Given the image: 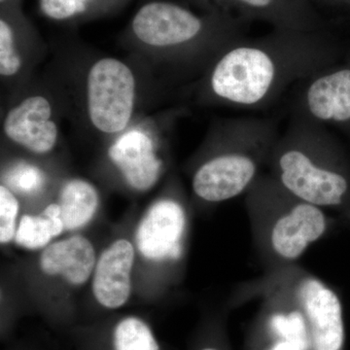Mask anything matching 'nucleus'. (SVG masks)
I'll return each instance as SVG.
<instances>
[{"mask_svg":"<svg viewBox=\"0 0 350 350\" xmlns=\"http://www.w3.org/2000/svg\"><path fill=\"white\" fill-rule=\"evenodd\" d=\"M333 52L317 34L278 32L255 41H237L211 64L204 96L238 109H264L295 84L328 68Z\"/></svg>","mask_w":350,"mask_h":350,"instance_id":"obj_1","label":"nucleus"},{"mask_svg":"<svg viewBox=\"0 0 350 350\" xmlns=\"http://www.w3.org/2000/svg\"><path fill=\"white\" fill-rule=\"evenodd\" d=\"M333 156L324 126L295 116L273 146L275 180L301 202L321 208L340 206L349 182Z\"/></svg>","mask_w":350,"mask_h":350,"instance_id":"obj_2","label":"nucleus"},{"mask_svg":"<svg viewBox=\"0 0 350 350\" xmlns=\"http://www.w3.org/2000/svg\"><path fill=\"white\" fill-rule=\"evenodd\" d=\"M214 133L217 151L196 170L192 185L200 199L218 202L254 185L260 163L275 146L278 131L273 120L238 117L220 124Z\"/></svg>","mask_w":350,"mask_h":350,"instance_id":"obj_3","label":"nucleus"},{"mask_svg":"<svg viewBox=\"0 0 350 350\" xmlns=\"http://www.w3.org/2000/svg\"><path fill=\"white\" fill-rule=\"evenodd\" d=\"M131 34L144 45L184 53L186 57L213 59L239 39L225 20L202 18L185 7L156 0L138 9Z\"/></svg>","mask_w":350,"mask_h":350,"instance_id":"obj_4","label":"nucleus"},{"mask_svg":"<svg viewBox=\"0 0 350 350\" xmlns=\"http://www.w3.org/2000/svg\"><path fill=\"white\" fill-rule=\"evenodd\" d=\"M135 78L120 59L103 57L87 76V110L92 125L101 133H118L130 123L135 105Z\"/></svg>","mask_w":350,"mask_h":350,"instance_id":"obj_5","label":"nucleus"},{"mask_svg":"<svg viewBox=\"0 0 350 350\" xmlns=\"http://www.w3.org/2000/svg\"><path fill=\"white\" fill-rule=\"evenodd\" d=\"M295 101V116L319 125L350 124V66L322 69L305 81Z\"/></svg>","mask_w":350,"mask_h":350,"instance_id":"obj_6","label":"nucleus"},{"mask_svg":"<svg viewBox=\"0 0 350 350\" xmlns=\"http://www.w3.org/2000/svg\"><path fill=\"white\" fill-rule=\"evenodd\" d=\"M297 298L308 323L310 350L344 349V313L335 291L310 278L299 285Z\"/></svg>","mask_w":350,"mask_h":350,"instance_id":"obj_7","label":"nucleus"},{"mask_svg":"<svg viewBox=\"0 0 350 350\" xmlns=\"http://www.w3.org/2000/svg\"><path fill=\"white\" fill-rule=\"evenodd\" d=\"M185 226V211L180 204L170 199L158 200L138 225V250L151 261L178 259Z\"/></svg>","mask_w":350,"mask_h":350,"instance_id":"obj_8","label":"nucleus"},{"mask_svg":"<svg viewBox=\"0 0 350 350\" xmlns=\"http://www.w3.org/2000/svg\"><path fill=\"white\" fill-rule=\"evenodd\" d=\"M52 116V105L45 96H29L7 113L4 133L9 139L27 150L48 153L59 137V129Z\"/></svg>","mask_w":350,"mask_h":350,"instance_id":"obj_9","label":"nucleus"},{"mask_svg":"<svg viewBox=\"0 0 350 350\" xmlns=\"http://www.w3.org/2000/svg\"><path fill=\"white\" fill-rule=\"evenodd\" d=\"M326 229L327 219L321 207L297 200L273 225L271 246L278 256L293 261L319 241Z\"/></svg>","mask_w":350,"mask_h":350,"instance_id":"obj_10","label":"nucleus"},{"mask_svg":"<svg viewBox=\"0 0 350 350\" xmlns=\"http://www.w3.org/2000/svg\"><path fill=\"white\" fill-rule=\"evenodd\" d=\"M135 250L130 241L119 239L103 251L94 271L93 290L101 306L118 308L131 294V271Z\"/></svg>","mask_w":350,"mask_h":350,"instance_id":"obj_11","label":"nucleus"},{"mask_svg":"<svg viewBox=\"0 0 350 350\" xmlns=\"http://www.w3.org/2000/svg\"><path fill=\"white\" fill-rule=\"evenodd\" d=\"M109 157L126 182L137 190H148L160 177L162 161L144 131L133 130L122 135L110 148Z\"/></svg>","mask_w":350,"mask_h":350,"instance_id":"obj_12","label":"nucleus"},{"mask_svg":"<svg viewBox=\"0 0 350 350\" xmlns=\"http://www.w3.org/2000/svg\"><path fill=\"white\" fill-rule=\"evenodd\" d=\"M96 262L92 243L84 237L75 236L57 241L43 251L40 267L48 275H62L73 285L89 280Z\"/></svg>","mask_w":350,"mask_h":350,"instance_id":"obj_13","label":"nucleus"},{"mask_svg":"<svg viewBox=\"0 0 350 350\" xmlns=\"http://www.w3.org/2000/svg\"><path fill=\"white\" fill-rule=\"evenodd\" d=\"M59 208L64 230H77L93 218L98 206V194L89 182L73 179L62 189Z\"/></svg>","mask_w":350,"mask_h":350,"instance_id":"obj_14","label":"nucleus"},{"mask_svg":"<svg viewBox=\"0 0 350 350\" xmlns=\"http://www.w3.org/2000/svg\"><path fill=\"white\" fill-rule=\"evenodd\" d=\"M64 230L59 204H50L38 216L24 215L16 232L18 245L27 250H39Z\"/></svg>","mask_w":350,"mask_h":350,"instance_id":"obj_15","label":"nucleus"},{"mask_svg":"<svg viewBox=\"0 0 350 350\" xmlns=\"http://www.w3.org/2000/svg\"><path fill=\"white\" fill-rule=\"evenodd\" d=\"M241 8L269 18L287 31H310L312 23L303 7L291 0H230Z\"/></svg>","mask_w":350,"mask_h":350,"instance_id":"obj_16","label":"nucleus"},{"mask_svg":"<svg viewBox=\"0 0 350 350\" xmlns=\"http://www.w3.org/2000/svg\"><path fill=\"white\" fill-rule=\"evenodd\" d=\"M114 350H160L149 326L137 317H126L113 332Z\"/></svg>","mask_w":350,"mask_h":350,"instance_id":"obj_17","label":"nucleus"},{"mask_svg":"<svg viewBox=\"0 0 350 350\" xmlns=\"http://www.w3.org/2000/svg\"><path fill=\"white\" fill-rule=\"evenodd\" d=\"M269 330L278 340L295 342L305 350H310L308 323L301 310L273 315L269 319Z\"/></svg>","mask_w":350,"mask_h":350,"instance_id":"obj_18","label":"nucleus"},{"mask_svg":"<svg viewBox=\"0 0 350 350\" xmlns=\"http://www.w3.org/2000/svg\"><path fill=\"white\" fill-rule=\"evenodd\" d=\"M16 25L12 16L6 9H2L0 19V75L11 77L17 75L22 68V57L16 47Z\"/></svg>","mask_w":350,"mask_h":350,"instance_id":"obj_19","label":"nucleus"},{"mask_svg":"<svg viewBox=\"0 0 350 350\" xmlns=\"http://www.w3.org/2000/svg\"><path fill=\"white\" fill-rule=\"evenodd\" d=\"M6 183L16 192L34 195L42 189L44 175L40 170L29 163H19L6 174Z\"/></svg>","mask_w":350,"mask_h":350,"instance_id":"obj_20","label":"nucleus"},{"mask_svg":"<svg viewBox=\"0 0 350 350\" xmlns=\"http://www.w3.org/2000/svg\"><path fill=\"white\" fill-rule=\"evenodd\" d=\"M19 213V202L10 189L0 186V241L8 243L16 234V220Z\"/></svg>","mask_w":350,"mask_h":350,"instance_id":"obj_21","label":"nucleus"},{"mask_svg":"<svg viewBox=\"0 0 350 350\" xmlns=\"http://www.w3.org/2000/svg\"><path fill=\"white\" fill-rule=\"evenodd\" d=\"M92 0H40L45 15L54 20H66L87 10Z\"/></svg>","mask_w":350,"mask_h":350,"instance_id":"obj_22","label":"nucleus"},{"mask_svg":"<svg viewBox=\"0 0 350 350\" xmlns=\"http://www.w3.org/2000/svg\"><path fill=\"white\" fill-rule=\"evenodd\" d=\"M268 350H305L301 345L288 340H278Z\"/></svg>","mask_w":350,"mask_h":350,"instance_id":"obj_23","label":"nucleus"},{"mask_svg":"<svg viewBox=\"0 0 350 350\" xmlns=\"http://www.w3.org/2000/svg\"><path fill=\"white\" fill-rule=\"evenodd\" d=\"M18 1L19 0H0V3H1L2 8H4V7L15 6V3H17Z\"/></svg>","mask_w":350,"mask_h":350,"instance_id":"obj_24","label":"nucleus"},{"mask_svg":"<svg viewBox=\"0 0 350 350\" xmlns=\"http://www.w3.org/2000/svg\"><path fill=\"white\" fill-rule=\"evenodd\" d=\"M202 350H217V349H211V347H208V349H202Z\"/></svg>","mask_w":350,"mask_h":350,"instance_id":"obj_25","label":"nucleus"}]
</instances>
